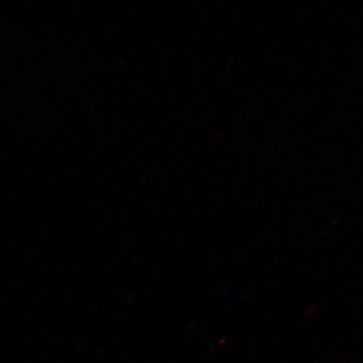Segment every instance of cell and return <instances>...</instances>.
I'll list each match as a JSON object with an SVG mask.
<instances>
[]
</instances>
